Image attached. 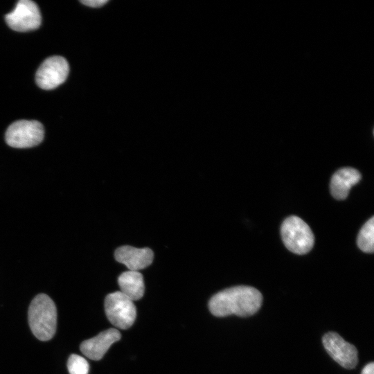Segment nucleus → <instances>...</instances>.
I'll return each mask as SVG.
<instances>
[{
	"mask_svg": "<svg viewBox=\"0 0 374 374\" xmlns=\"http://www.w3.org/2000/svg\"><path fill=\"white\" fill-rule=\"evenodd\" d=\"M262 296L255 287L246 285L234 286L213 295L208 308L212 314L218 317L235 314L249 317L260 309Z\"/></svg>",
	"mask_w": 374,
	"mask_h": 374,
	"instance_id": "1",
	"label": "nucleus"
},
{
	"mask_svg": "<svg viewBox=\"0 0 374 374\" xmlns=\"http://www.w3.org/2000/svg\"><path fill=\"white\" fill-rule=\"evenodd\" d=\"M28 318L30 328L36 338L48 341L53 337L57 328V308L48 295L39 294L33 299Z\"/></svg>",
	"mask_w": 374,
	"mask_h": 374,
	"instance_id": "2",
	"label": "nucleus"
},
{
	"mask_svg": "<svg viewBox=\"0 0 374 374\" xmlns=\"http://www.w3.org/2000/svg\"><path fill=\"white\" fill-rule=\"evenodd\" d=\"M281 236L285 246L296 254H305L312 248L314 238L309 226L300 217L292 215L281 225Z\"/></svg>",
	"mask_w": 374,
	"mask_h": 374,
	"instance_id": "3",
	"label": "nucleus"
},
{
	"mask_svg": "<svg viewBox=\"0 0 374 374\" xmlns=\"http://www.w3.org/2000/svg\"><path fill=\"white\" fill-rule=\"evenodd\" d=\"M44 130L37 121L20 120L12 123L6 132V143L15 148H27L39 145L44 139Z\"/></svg>",
	"mask_w": 374,
	"mask_h": 374,
	"instance_id": "4",
	"label": "nucleus"
},
{
	"mask_svg": "<svg viewBox=\"0 0 374 374\" xmlns=\"http://www.w3.org/2000/svg\"><path fill=\"white\" fill-rule=\"evenodd\" d=\"M105 310L110 323L119 329H127L136 319V307L133 301L121 292L108 294L105 300Z\"/></svg>",
	"mask_w": 374,
	"mask_h": 374,
	"instance_id": "5",
	"label": "nucleus"
},
{
	"mask_svg": "<svg viewBox=\"0 0 374 374\" xmlns=\"http://www.w3.org/2000/svg\"><path fill=\"white\" fill-rule=\"evenodd\" d=\"M8 26L17 32L37 29L42 21L37 5L30 0H20L15 10L5 16Z\"/></svg>",
	"mask_w": 374,
	"mask_h": 374,
	"instance_id": "6",
	"label": "nucleus"
},
{
	"mask_svg": "<svg viewBox=\"0 0 374 374\" xmlns=\"http://www.w3.org/2000/svg\"><path fill=\"white\" fill-rule=\"evenodd\" d=\"M69 71V64L65 58L57 55L49 57L37 69L36 82L43 89H55L66 80Z\"/></svg>",
	"mask_w": 374,
	"mask_h": 374,
	"instance_id": "7",
	"label": "nucleus"
},
{
	"mask_svg": "<svg viewBox=\"0 0 374 374\" xmlns=\"http://www.w3.org/2000/svg\"><path fill=\"white\" fill-rule=\"evenodd\" d=\"M322 342L329 355L342 367L352 369L356 366L358 363L357 348L339 334L328 332L323 335Z\"/></svg>",
	"mask_w": 374,
	"mask_h": 374,
	"instance_id": "8",
	"label": "nucleus"
},
{
	"mask_svg": "<svg viewBox=\"0 0 374 374\" xmlns=\"http://www.w3.org/2000/svg\"><path fill=\"white\" fill-rule=\"evenodd\" d=\"M121 337V333L117 329L110 328L82 341L80 346V350L89 359L100 360L111 345L120 340Z\"/></svg>",
	"mask_w": 374,
	"mask_h": 374,
	"instance_id": "9",
	"label": "nucleus"
},
{
	"mask_svg": "<svg viewBox=\"0 0 374 374\" xmlns=\"http://www.w3.org/2000/svg\"><path fill=\"white\" fill-rule=\"evenodd\" d=\"M114 256L118 262L125 265L130 271H138L144 269L153 260V252L147 247L122 246L115 251Z\"/></svg>",
	"mask_w": 374,
	"mask_h": 374,
	"instance_id": "10",
	"label": "nucleus"
},
{
	"mask_svg": "<svg viewBox=\"0 0 374 374\" xmlns=\"http://www.w3.org/2000/svg\"><path fill=\"white\" fill-rule=\"evenodd\" d=\"M361 179L358 170L353 168H343L338 170L332 177L330 181V191L332 195L337 199H346L353 186Z\"/></svg>",
	"mask_w": 374,
	"mask_h": 374,
	"instance_id": "11",
	"label": "nucleus"
},
{
	"mask_svg": "<svg viewBox=\"0 0 374 374\" xmlns=\"http://www.w3.org/2000/svg\"><path fill=\"white\" fill-rule=\"evenodd\" d=\"M121 291L130 299L136 301L144 294L145 285L142 274L137 271H127L122 273L118 278Z\"/></svg>",
	"mask_w": 374,
	"mask_h": 374,
	"instance_id": "12",
	"label": "nucleus"
},
{
	"mask_svg": "<svg viewBox=\"0 0 374 374\" xmlns=\"http://www.w3.org/2000/svg\"><path fill=\"white\" fill-rule=\"evenodd\" d=\"M359 248L366 253L374 251V217H371L362 227L357 240Z\"/></svg>",
	"mask_w": 374,
	"mask_h": 374,
	"instance_id": "13",
	"label": "nucleus"
},
{
	"mask_svg": "<svg viewBox=\"0 0 374 374\" xmlns=\"http://www.w3.org/2000/svg\"><path fill=\"white\" fill-rule=\"evenodd\" d=\"M67 368L69 374H88L89 365L82 356L72 354L69 357Z\"/></svg>",
	"mask_w": 374,
	"mask_h": 374,
	"instance_id": "14",
	"label": "nucleus"
},
{
	"mask_svg": "<svg viewBox=\"0 0 374 374\" xmlns=\"http://www.w3.org/2000/svg\"><path fill=\"white\" fill-rule=\"evenodd\" d=\"M82 3L91 8H100L108 2L107 0H84Z\"/></svg>",
	"mask_w": 374,
	"mask_h": 374,
	"instance_id": "15",
	"label": "nucleus"
},
{
	"mask_svg": "<svg viewBox=\"0 0 374 374\" xmlns=\"http://www.w3.org/2000/svg\"><path fill=\"white\" fill-rule=\"evenodd\" d=\"M361 374H374V364L371 362L366 364L362 371Z\"/></svg>",
	"mask_w": 374,
	"mask_h": 374,
	"instance_id": "16",
	"label": "nucleus"
}]
</instances>
